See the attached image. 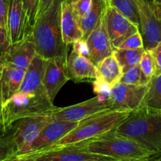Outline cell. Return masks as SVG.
<instances>
[{"mask_svg": "<svg viewBox=\"0 0 161 161\" xmlns=\"http://www.w3.org/2000/svg\"><path fill=\"white\" fill-rule=\"evenodd\" d=\"M58 108L47 93L26 94L18 92L3 104L1 112L2 127L9 130L17 120L28 116L53 112Z\"/></svg>", "mask_w": 161, "mask_h": 161, "instance_id": "4", "label": "cell"}, {"mask_svg": "<svg viewBox=\"0 0 161 161\" xmlns=\"http://www.w3.org/2000/svg\"><path fill=\"white\" fill-rule=\"evenodd\" d=\"M39 3V0H23L24 9L26 14L30 29H31L36 22Z\"/></svg>", "mask_w": 161, "mask_h": 161, "instance_id": "29", "label": "cell"}, {"mask_svg": "<svg viewBox=\"0 0 161 161\" xmlns=\"http://www.w3.org/2000/svg\"><path fill=\"white\" fill-rule=\"evenodd\" d=\"M78 144L90 153L117 160L137 161L157 157L138 142L117 135L113 130Z\"/></svg>", "mask_w": 161, "mask_h": 161, "instance_id": "3", "label": "cell"}, {"mask_svg": "<svg viewBox=\"0 0 161 161\" xmlns=\"http://www.w3.org/2000/svg\"><path fill=\"white\" fill-rule=\"evenodd\" d=\"M148 90L147 86H135L119 82L112 87V110L131 112L140 108Z\"/></svg>", "mask_w": 161, "mask_h": 161, "instance_id": "10", "label": "cell"}, {"mask_svg": "<svg viewBox=\"0 0 161 161\" xmlns=\"http://www.w3.org/2000/svg\"><path fill=\"white\" fill-rule=\"evenodd\" d=\"M25 74V71L5 64L0 75V95L3 104L19 92Z\"/></svg>", "mask_w": 161, "mask_h": 161, "instance_id": "19", "label": "cell"}, {"mask_svg": "<svg viewBox=\"0 0 161 161\" xmlns=\"http://www.w3.org/2000/svg\"><path fill=\"white\" fill-rule=\"evenodd\" d=\"M9 46L10 43L8 38L7 31L0 25V53L7 50Z\"/></svg>", "mask_w": 161, "mask_h": 161, "instance_id": "35", "label": "cell"}, {"mask_svg": "<svg viewBox=\"0 0 161 161\" xmlns=\"http://www.w3.org/2000/svg\"><path fill=\"white\" fill-rule=\"evenodd\" d=\"M3 161H35L33 159L29 158V157H25V156H13Z\"/></svg>", "mask_w": 161, "mask_h": 161, "instance_id": "38", "label": "cell"}, {"mask_svg": "<svg viewBox=\"0 0 161 161\" xmlns=\"http://www.w3.org/2000/svg\"><path fill=\"white\" fill-rule=\"evenodd\" d=\"M54 0H39V6H38L37 14H36V18L43 14L53 3Z\"/></svg>", "mask_w": 161, "mask_h": 161, "instance_id": "37", "label": "cell"}, {"mask_svg": "<svg viewBox=\"0 0 161 161\" xmlns=\"http://www.w3.org/2000/svg\"><path fill=\"white\" fill-rule=\"evenodd\" d=\"M72 51L90 58V50L87 42L84 39H79L72 43Z\"/></svg>", "mask_w": 161, "mask_h": 161, "instance_id": "33", "label": "cell"}, {"mask_svg": "<svg viewBox=\"0 0 161 161\" xmlns=\"http://www.w3.org/2000/svg\"><path fill=\"white\" fill-rule=\"evenodd\" d=\"M15 156V148L11 129L5 130L0 126V161Z\"/></svg>", "mask_w": 161, "mask_h": 161, "instance_id": "26", "label": "cell"}, {"mask_svg": "<svg viewBox=\"0 0 161 161\" xmlns=\"http://www.w3.org/2000/svg\"><path fill=\"white\" fill-rule=\"evenodd\" d=\"M97 69L99 78L106 82L112 87L120 81L124 75L123 68L114 53L101 61Z\"/></svg>", "mask_w": 161, "mask_h": 161, "instance_id": "21", "label": "cell"}, {"mask_svg": "<svg viewBox=\"0 0 161 161\" xmlns=\"http://www.w3.org/2000/svg\"><path fill=\"white\" fill-rule=\"evenodd\" d=\"M0 55L5 64L26 71L37 55L31 32L22 41L9 46L7 50L0 53Z\"/></svg>", "mask_w": 161, "mask_h": 161, "instance_id": "16", "label": "cell"}, {"mask_svg": "<svg viewBox=\"0 0 161 161\" xmlns=\"http://www.w3.org/2000/svg\"><path fill=\"white\" fill-rule=\"evenodd\" d=\"M46 61L47 60L37 53L29 67L25 71L19 92L32 94L46 93L43 86Z\"/></svg>", "mask_w": 161, "mask_h": 161, "instance_id": "17", "label": "cell"}, {"mask_svg": "<svg viewBox=\"0 0 161 161\" xmlns=\"http://www.w3.org/2000/svg\"><path fill=\"white\" fill-rule=\"evenodd\" d=\"M68 57H56L46 61L43 86L49 98L53 102L60 90L70 78L67 69Z\"/></svg>", "mask_w": 161, "mask_h": 161, "instance_id": "12", "label": "cell"}, {"mask_svg": "<svg viewBox=\"0 0 161 161\" xmlns=\"http://www.w3.org/2000/svg\"><path fill=\"white\" fill-rule=\"evenodd\" d=\"M0 105L3 106V102H2V98H1V95H0Z\"/></svg>", "mask_w": 161, "mask_h": 161, "instance_id": "45", "label": "cell"}, {"mask_svg": "<svg viewBox=\"0 0 161 161\" xmlns=\"http://www.w3.org/2000/svg\"><path fill=\"white\" fill-rule=\"evenodd\" d=\"M91 4H92V0H77L75 3L72 4L74 13L79 21L88 12Z\"/></svg>", "mask_w": 161, "mask_h": 161, "instance_id": "32", "label": "cell"}, {"mask_svg": "<svg viewBox=\"0 0 161 161\" xmlns=\"http://www.w3.org/2000/svg\"><path fill=\"white\" fill-rule=\"evenodd\" d=\"M111 89L112 86L99 77L93 81V91L97 95H103L110 97Z\"/></svg>", "mask_w": 161, "mask_h": 161, "instance_id": "31", "label": "cell"}, {"mask_svg": "<svg viewBox=\"0 0 161 161\" xmlns=\"http://www.w3.org/2000/svg\"><path fill=\"white\" fill-rule=\"evenodd\" d=\"M61 32L63 41L66 45H70L79 39H82L83 33L71 4L64 1L61 17Z\"/></svg>", "mask_w": 161, "mask_h": 161, "instance_id": "20", "label": "cell"}, {"mask_svg": "<svg viewBox=\"0 0 161 161\" xmlns=\"http://www.w3.org/2000/svg\"><path fill=\"white\" fill-rule=\"evenodd\" d=\"M77 0H64V2H65V3H69V4H73L74 3H75V2H76Z\"/></svg>", "mask_w": 161, "mask_h": 161, "instance_id": "41", "label": "cell"}, {"mask_svg": "<svg viewBox=\"0 0 161 161\" xmlns=\"http://www.w3.org/2000/svg\"><path fill=\"white\" fill-rule=\"evenodd\" d=\"M53 112L23 118L11 126L15 156L22 155L48 124L54 120Z\"/></svg>", "mask_w": 161, "mask_h": 161, "instance_id": "6", "label": "cell"}, {"mask_svg": "<svg viewBox=\"0 0 161 161\" xmlns=\"http://www.w3.org/2000/svg\"><path fill=\"white\" fill-rule=\"evenodd\" d=\"M68 74L70 80L81 82L84 80L89 81L98 78L97 66L86 57L72 51L67 60Z\"/></svg>", "mask_w": 161, "mask_h": 161, "instance_id": "18", "label": "cell"}, {"mask_svg": "<svg viewBox=\"0 0 161 161\" xmlns=\"http://www.w3.org/2000/svg\"><path fill=\"white\" fill-rule=\"evenodd\" d=\"M121 49H142L144 48V42H143L142 36L140 31L134 33L129 36L120 46Z\"/></svg>", "mask_w": 161, "mask_h": 161, "instance_id": "30", "label": "cell"}, {"mask_svg": "<svg viewBox=\"0 0 161 161\" xmlns=\"http://www.w3.org/2000/svg\"><path fill=\"white\" fill-rule=\"evenodd\" d=\"M140 107L161 113V74L154 75L152 77Z\"/></svg>", "mask_w": 161, "mask_h": 161, "instance_id": "23", "label": "cell"}, {"mask_svg": "<svg viewBox=\"0 0 161 161\" xmlns=\"http://www.w3.org/2000/svg\"><path fill=\"white\" fill-rule=\"evenodd\" d=\"M1 112H2V106L0 105V126H2V120H1Z\"/></svg>", "mask_w": 161, "mask_h": 161, "instance_id": "43", "label": "cell"}, {"mask_svg": "<svg viewBox=\"0 0 161 161\" xmlns=\"http://www.w3.org/2000/svg\"><path fill=\"white\" fill-rule=\"evenodd\" d=\"M78 124L79 122L54 119L39 133L37 138L27 147L23 154L35 152L55 144L72 131Z\"/></svg>", "mask_w": 161, "mask_h": 161, "instance_id": "15", "label": "cell"}, {"mask_svg": "<svg viewBox=\"0 0 161 161\" xmlns=\"http://www.w3.org/2000/svg\"><path fill=\"white\" fill-rule=\"evenodd\" d=\"M148 160H149V159H148ZM114 161H124V160H114ZM137 161H141V160H137Z\"/></svg>", "mask_w": 161, "mask_h": 161, "instance_id": "47", "label": "cell"}, {"mask_svg": "<svg viewBox=\"0 0 161 161\" xmlns=\"http://www.w3.org/2000/svg\"><path fill=\"white\" fill-rule=\"evenodd\" d=\"M139 67L143 73L149 79L155 74V64L152 54L149 50H145L139 63Z\"/></svg>", "mask_w": 161, "mask_h": 161, "instance_id": "28", "label": "cell"}, {"mask_svg": "<svg viewBox=\"0 0 161 161\" xmlns=\"http://www.w3.org/2000/svg\"><path fill=\"white\" fill-rule=\"evenodd\" d=\"M8 4L7 0H0V25L6 29Z\"/></svg>", "mask_w": 161, "mask_h": 161, "instance_id": "36", "label": "cell"}, {"mask_svg": "<svg viewBox=\"0 0 161 161\" xmlns=\"http://www.w3.org/2000/svg\"><path fill=\"white\" fill-rule=\"evenodd\" d=\"M154 6H155V8L156 9H157V14H158L159 17H160V20H161V5H157V4H155V3H153Z\"/></svg>", "mask_w": 161, "mask_h": 161, "instance_id": "39", "label": "cell"}, {"mask_svg": "<svg viewBox=\"0 0 161 161\" xmlns=\"http://www.w3.org/2000/svg\"><path fill=\"white\" fill-rule=\"evenodd\" d=\"M145 161H157V158H153V159H149V160H145Z\"/></svg>", "mask_w": 161, "mask_h": 161, "instance_id": "44", "label": "cell"}, {"mask_svg": "<svg viewBox=\"0 0 161 161\" xmlns=\"http://www.w3.org/2000/svg\"><path fill=\"white\" fill-rule=\"evenodd\" d=\"M150 80L151 79L148 78L138 65L124 72L119 82L135 86H147Z\"/></svg>", "mask_w": 161, "mask_h": 161, "instance_id": "27", "label": "cell"}, {"mask_svg": "<svg viewBox=\"0 0 161 161\" xmlns=\"http://www.w3.org/2000/svg\"><path fill=\"white\" fill-rule=\"evenodd\" d=\"M157 161H161V157H159V158H157Z\"/></svg>", "mask_w": 161, "mask_h": 161, "instance_id": "46", "label": "cell"}, {"mask_svg": "<svg viewBox=\"0 0 161 161\" xmlns=\"http://www.w3.org/2000/svg\"><path fill=\"white\" fill-rule=\"evenodd\" d=\"M149 51L152 54L154 64H155V74L154 75H160L161 74V42Z\"/></svg>", "mask_w": 161, "mask_h": 161, "instance_id": "34", "label": "cell"}, {"mask_svg": "<svg viewBox=\"0 0 161 161\" xmlns=\"http://www.w3.org/2000/svg\"><path fill=\"white\" fill-rule=\"evenodd\" d=\"M6 31L10 45L17 43L30 34V27L23 6V0H7Z\"/></svg>", "mask_w": 161, "mask_h": 161, "instance_id": "13", "label": "cell"}, {"mask_svg": "<svg viewBox=\"0 0 161 161\" xmlns=\"http://www.w3.org/2000/svg\"><path fill=\"white\" fill-rule=\"evenodd\" d=\"M105 23L113 50L120 47L124 41L139 30V26L113 8H105Z\"/></svg>", "mask_w": 161, "mask_h": 161, "instance_id": "11", "label": "cell"}, {"mask_svg": "<svg viewBox=\"0 0 161 161\" xmlns=\"http://www.w3.org/2000/svg\"><path fill=\"white\" fill-rule=\"evenodd\" d=\"M64 0H54L51 6L36 18L31 35L39 55L47 60L68 57V47L63 41L61 26L62 4Z\"/></svg>", "mask_w": 161, "mask_h": 161, "instance_id": "1", "label": "cell"}, {"mask_svg": "<svg viewBox=\"0 0 161 161\" xmlns=\"http://www.w3.org/2000/svg\"><path fill=\"white\" fill-rule=\"evenodd\" d=\"M111 108L112 101L110 97L97 95L93 98L71 106L58 108L53 111V116L55 120L80 122L97 113L110 110Z\"/></svg>", "mask_w": 161, "mask_h": 161, "instance_id": "9", "label": "cell"}, {"mask_svg": "<svg viewBox=\"0 0 161 161\" xmlns=\"http://www.w3.org/2000/svg\"><path fill=\"white\" fill-rule=\"evenodd\" d=\"M139 14V30L144 48L150 50L161 42V20L153 3L148 0H135Z\"/></svg>", "mask_w": 161, "mask_h": 161, "instance_id": "8", "label": "cell"}, {"mask_svg": "<svg viewBox=\"0 0 161 161\" xmlns=\"http://www.w3.org/2000/svg\"><path fill=\"white\" fill-rule=\"evenodd\" d=\"M107 6L113 8L139 26V14L135 0H105Z\"/></svg>", "mask_w": 161, "mask_h": 161, "instance_id": "25", "label": "cell"}, {"mask_svg": "<svg viewBox=\"0 0 161 161\" xmlns=\"http://www.w3.org/2000/svg\"><path fill=\"white\" fill-rule=\"evenodd\" d=\"M142 49H117L114 50V55L123 68L124 72L131 68L139 65L140 61L145 51Z\"/></svg>", "mask_w": 161, "mask_h": 161, "instance_id": "24", "label": "cell"}, {"mask_svg": "<svg viewBox=\"0 0 161 161\" xmlns=\"http://www.w3.org/2000/svg\"><path fill=\"white\" fill-rule=\"evenodd\" d=\"M90 50V59L97 66L101 61L114 53L105 23V10L102 18L86 39Z\"/></svg>", "mask_w": 161, "mask_h": 161, "instance_id": "14", "label": "cell"}, {"mask_svg": "<svg viewBox=\"0 0 161 161\" xmlns=\"http://www.w3.org/2000/svg\"><path fill=\"white\" fill-rule=\"evenodd\" d=\"M106 8L105 0H92V4L88 12L80 20V25L83 33V39L86 40L102 18Z\"/></svg>", "mask_w": 161, "mask_h": 161, "instance_id": "22", "label": "cell"}, {"mask_svg": "<svg viewBox=\"0 0 161 161\" xmlns=\"http://www.w3.org/2000/svg\"><path fill=\"white\" fill-rule=\"evenodd\" d=\"M25 157L35 161H114L109 157L92 153L82 148L78 143L59 146H49L29 153Z\"/></svg>", "mask_w": 161, "mask_h": 161, "instance_id": "7", "label": "cell"}, {"mask_svg": "<svg viewBox=\"0 0 161 161\" xmlns=\"http://www.w3.org/2000/svg\"><path fill=\"white\" fill-rule=\"evenodd\" d=\"M145 160H141V161H145Z\"/></svg>", "mask_w": 161, "mask_h": 161, "instance_id": "48", "label": "cell"}, {"mask_svg": "<svg viewBox=\"0 0 161 161\" xmlns=\"http://www.w3.org/2000/svg\"><path fill=\"white\" fill-rule=\"evenodd\" d=\"M130 112L106 110L79 122L64 138L50 146H59L86 141L113 130L130 114ZM49 147V146H48Z\"/></svg>", "mask_w": 161, "mask_h": 161, "instance_id": "5", "label": "cell"}, {"mask_svg": "<svg viewBox=\"0 0 161 161\" xmlns=\"http://www.w3.org/2000/svg\"><path fill=\"white\" fill-rule=\"evenodd\" d=\"M114 132L138 142L156 157H161V113L145 107L131 112Z\"/></svg>", "mask_w": 161, "mask_h": 161, "instance_id": "2", "label": "cell"}, {"mask_svg": "<svg viewBox=\"0 0 161 161\" xmlns=\"http://www.w3.org/2000/svg\"><path fill=\"white\" fill-rule=\"evenodd\" d=\"M153 3L157 5H161V0H153Z\"/></svg>", "mask_w": 161, "mask_h": 161, "instance_id": "42", "label": "cell"}, {"mask_svg": "<svg viewBox=\"0 0 161 161\" xmlns=\"http://www.w3.org/2000/svg\"><path fill=\"white\" fill-rule=\"evenodd\" d=\"M4 65H5L4 61H3V58H2V56L0 55V75H1L2 71H3V68H4Z\"/></svg>", "mask_w": 161, "mask_h": 161, "instance_id": "40", "label": "cell"}]
</instances>
